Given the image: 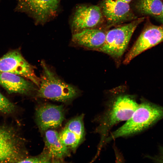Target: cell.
I'll list each match as a JSON object with an SVG mask.
<instances>
[{
	"mask_svg": "<svg viewBox=\"0 0 163 163\" xmlns=\"http://www.w3.org/2000/svg\"><path fill=\"white\" fill-rule=\"evenodd\" d=\"M163 118V107L143 101L126 123L108 136L105 144L113 139L138 133Z\"/></svg>",
	"mask_w": 163,
	"mask_h": 163,
	"instance_id": "1",
	"label": "cell"
},
{
	"mask_svg": "<svg viewBox=\"0 0 163 163\" xmlns=\"http://www.w3.org/2000/svg\"><path fill=\"white\" fill-rule=\"evenodd\" d=\"M138 105L133 97L124 95L117 97L108 106L101 117L95 129L100 139L95 158L99 155L111 128L117 123L128 120Z\"/></svg>",
	"mask_w": 163,
	"mask_h": 163,
	"instance_id": "2",
	"label": "cell"
},
{
	"mask_svg": "<svg viewBox=\"0 0 163 163\" xmlns=\"http://www.w3.org/2000/svg\"><path fill=\"white\" fill-rule=\"evenodd\" d=\"M40 64L42 72L37 97L63 102H69L77 97L80 92L77 87L60 79L44 60Z\"/></svg>",
	"mask_w": 163,
	"mask_h": 163,
	"instance_id": "3",
	"label": "cell"
},
{
	"mask_svg": "<svg viewBox=\"0 0 163 163\" xmlns=\"http://www.w3.org/2000/svg\"><path fill=\"white\" fill-rule=\"evenodd\" d=\"M144 19V17L138 18L129 23L107 31L104 43L97 51L106 53L116 60L120 59L135 29Z\"/></svg>",
	"mask_w": 163,
	"mask_h": 163,
	"instance_id": "4",
	"label": "cell"
},
{
	"mask_svg": "<svg viewBox=\"0 0 163 163\" xmlns=\"http://www.w3.org/2000/svg\"><path fill=\"white\" fill-rule=\"evenodd\" d=\"M24 144L17 129L0 123V163H19L27 157Z\"/></svg>",
	"mask_w": 163,
	"mask_h": 163,
	"instance_id": "5",
	"label": "cell"
},
{
	"mask_svg": "<svg viewBox=\"0 0 163 163\" xmlns=\"http://www.w3.org/2000/svg\"><path fill=\"white\" fill-rule=\"evenodd\" d=\"M15 11L24 13L36 24H43L56 15L60 0H17Z\"/></svg>",
	"mask_w": 163,
	"mask_h": 163,
	"instance_id": "6",
	"label": "cell"
},
{
	"mask_svg": "<svg viewBox=\"0 0 163 163\" xmlns=\"http://www.w3.org/2000/svg\"><path fill=\"white\" fill-rule=\"evenodd\" d=\"M4 72L23 77L39 87L40 78L36 75L34 67L26 61L18 49L11 50L0 58V73Z\"/></svg>",
	"mask_w": 163,
	"mask_h": 163,
	"instance_id": "7",
	"label": "cell"
},
{
	"mask_svg": "<svg viewBox=\"0 0 163 163\" xmlns=\"http://www.w3.org/2000/svg\"><path fill=\"white\" fill-rule=\"evenodd\" d=\"M104 21L100 6L80 5L76 8L73 15L71 30L73 34L87 29L98 28Z\"/></svg>",
	"mask_w": 163,
	"mask_h": 163,
	"instance_id": "8",
	"label": "cell"
},
{
	"mask_svg": "<svg viewBox=\"0 0 163 163\" xmlns=\"http://www.w3.org/2000/svg\"><path fill=\"white\" fill-rule=\"evenodd\" d=\"M163 42V25H149L143 30L126 55L124 64H128L136 56Z\"/></svg>",
	"mask_w": 163,
	"mask_h": 163,
	"instance_id": "9",
	"label": "cell"
},
{
	"mask_svg": "<svg viewBox=\"0 0 163 163\" xmlns=\"http://www.w3.org/2000/svg\"><path fill=\"white\" fill-rule=\"evenodd\" d=\"M100 7L109 26L121 24L137 18L129 4L119 0H102Z\"/></svg>",
	"mask_w": 163,
	"mask_h": 163,
	"instance_id": "10",
	"label": "cell"
},
{
	"mask_svg": "<svg viewBox=\"0 0 163 163\" xmlns=\"http://www.w3.org/2000/svg\"><path fill=\"white\" fill-rule=\"evenodd\" d=\"M36 123L42 131L59 126L64 119L63 106L50 104L40 106L35 112Z\"/></svg>",
	"mask_w": 163,
	"mask_h": 163,
	"instance_id": "11",
	"label": "cell"
},
{
	"mask_svg": "<svg viewBox=\"0 0 163 163\" xmlns=\"http://www.w3.org/2000/svg\"><path fill=\"white\" fill-rule=\"evenodd\" d=\"M83 115L70 120L59 133L61 142L75 151L82 142L85 136Z\"/></svg>",
	"mask_w": 163,
	"mask_h": 163,
	"instance_id": "12",
	"label": "cell"
},
{
	"mask_svg": "<svg viewBox=\"0 0 163 163\" xmlns=\"http://www.w3.org/2000/svg\"><path fill=\"white\" fill-rule=\"evenodd\" d=\"M0 85L9 94L29 95L36 92L38 87L21 76L8 72L0 73Z\"/></svg>",
	"mask_w": 163,
	"mask_h": 163,
	"instance_id": "13",
	"label": "cell"
},
{
	"mask_svg": "<svg viewBox=\"0 0 163 163\" xmlns=\"http://www.w3.org/2000/svg\"><path fill=\"white\" fill-rule=\"evenodd\" d=\"M106 33L98 28L87 29L73 34L72 41L79 46L97 51L104 43Z\"/></svg>",
	"mask_w": 163,
	"mask_h": 163,
	"instance_id": "14",
	"label": "cell"
},
{
	"mask_svg": "<svg viewBox=\"0 0 163 163\" xmlns=\"http://www.w3.org/2000/svg\"><path fill=\"white\" fill-rule=\"evenodd\" d=\"M45 141L47 152L51 158L61 160L70 155L69 148L61 142L59 133L56 131L46 130Z\"/></svg>",
	"mask_w": 163,
	"mask_h": 163,
	"instance_id": "15",
	"label": "cell"
},
{
	"mask_svg": "<svg viewBox=\"0 0 163 163\" xmlns=\"http://www.w3.org/2000/svg\"><path fill=\"white\" fill-rule=\"evenodd\" d=\"M134 7L139 14L151 16L158 19L162 14L163 3L161 0H138Z\"/></svg>",
	"mask_w": 163,
	"mask_h": 163,
	"instance_id": "16",
	"label": "cell"
},
{
	"mask_svg": "<svg viewBox=\"0 0 163 163\" xmlns=\"http://www.w3.org/2000/svg\"><path fill=\"white\" fill-rule=\"evenodd\" d=\"M15 105L0 93V113L11 114L14 112Z\"/></svg>",
	"mask_w": 163,
	"mask_h": 163,
	"instance_id": "17",
	"label": "cell"
},
{
	"mask_svg": "<svg viewBox=\"0 0 163 163\" xmlns=\"http://www.w3.org/2000/svg\"><path fill=\"white\" fill-rule=\"evenodd\" d=\"M52 159L46 151L39 156L34 157H26L19 163H48L50 162Z\"/></svg>",
	"mask_w": 163,
	"mask_h": 163,
	"instance_id": "18",
	"label": "cell"
},
{
	"mask_svg": "<svg viewBox=\"0 0 163 163\" xmlns=\"http://www.w3.org/2000/svg\"><path fill=\"white\" fill-rule=\"evenodd\" d=\"M159 151V153L157 155L151 157L150 158L155 162L163 163V146L160 147Z\"/></svg>",
	"mask_w": 163,
	"mask_h": 163,
	"instance_id": "19",
	"label": "cell"
},
{
	"mask_svg": "<svg viewBox=\"0 0 163 163\" xmlns=\"http://www.w3.org/2000/svg\"><path fill=\"white\" fill-rule=\"evenodd\" d=\"M158 20L160 21L162 23V24L163 25V9L162 14L161 17L159 19H158Z\"/></svg>",
	"mask_w": 163,
	"mask_h": 163,
	"instance_id": "20",
	"label": "cell"
},
{
	"mask_svg": "<svg viewBox=\"0 0 163 163\" xmlns=\"http://www.w3.org/2000/svg\"><path fill=\"white\" fill-rule=\"evenodd\" d=\"M123 2L129 4L132 0H119Z\"/></svg>",
	"mask_w": 163,
	"mask_h": 163,
	"instance_id": "21",
	"label": "cell"
},
{
	"mask_svg": "<svg viewBox=\"0 0 163 163\" xmlns=\"http://www.w3.org/2000/svg\"></svg>",
	"mask_w": 163,
	"mask_h": 163,
	"instance_id": "22",
	"label": "cell"
}]
</instances>
